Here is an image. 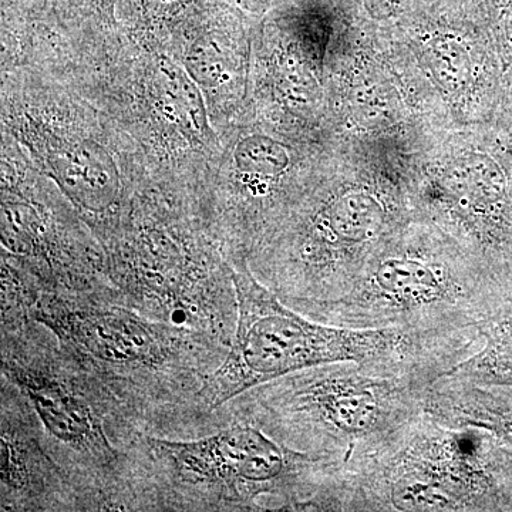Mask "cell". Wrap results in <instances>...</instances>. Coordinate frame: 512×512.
<instances>
[{
	"mask_svg": "<svg viewBox=\"0 0 512 512\" xmlns=\"http://www.w3.org/2000/svg\"><path fill=\"white\" fill-rule=\"evenodd\" d=\"M32 319L150 436L192 439L229 423L201 392L228 348L188 326L160 322L103 293L43 292Z\"/></svg>",
	"mask_w": 512,
	"mask_h": 512,
	"instance_id": "obj_1",
	"label": "cell"
},
{
	"mask_svg": "<svg viewBox=\"0 0 512 512\" xmlns=\"http://www.w3.org/2000/svg\"><path fill=\"white\" fill-rule=\"evenodd\" d=\"M227 414L229 423L205 436H141L133 454L138 511H308L340 470Z\"/></svg>",
	"mask_w": 512,
	"mask_h": 512,
	"instance_id": "obj_2",
	"label": "cell"
},
{
	"mask_svg": "<svg viewBox=\"0 0 512 512\" xmlns=\"http://www.w3.org/2000/svg\"><path fill=\"white\" fill-rule=\"evenodd\" d=\"M2 372L28 397L83 511H138L133 453L143 431L35 319L0 330Z\"/></svg>",
	"mask_w": 512,
	"mask_h": 512,
	"instance_id": "obj_3",
	"label": "cell"
},
{
	"mask_svg": "<svg viewBox=\"0 0 512 512\" xmlns=\"http://www.w3.org/2000/svg\"><path fill=\"white\" fill-rule=\"evenodd\" d=\"M231 266L237 328L224 362L201 392L210 413L259 384L329 363L355 362L429 383L454 365L453 350L444 340L402 329H346L316 322L261 284L248 262Z\"/></svg>",
	"mask_w": 512,
	"mask_h": 512,
	"instance_id": "obj_4",
	"label": "cell"
},
{
	"mask_svg": "<svg viewBox=\"0 0 512 512\" xmlns=\"http://www.w3.org/2000/svg\"><path fill=\"white\" fill-rule=\"evenodd\" d=\"M512 510V448L488 431L423 412L370 456L352 461L309 511Z\"/></svg>",
	"mask_w": 512,
	"mask_h": 512,
	"instance_id": "obj_5",
	"label": "cell"
},
{
	"mask_svg": "<svg viewBox=\"0 0 512 512\" xmlns=\"http://www.w3.org/2000/svg\"><path fill=\"white\" fill-rule=\"evenodd\" d=\"M430 384L355 362L329 363L259 384L221 409L342 470L420 417Z\"/></svg>",
	"mask_w": 512,
	"mask_h": 512,
	"instance_id": "obj_6",
	"label": "cell"
},
{
	"mask_svg": "<svg viewBox=\"0 0 512 512\" xmlns=\"http://www.w3.org/2000/svg\"><path fill=\"white\" fill-rule=\"evenodd\" d=\"M512 302V282L476 255L429 234L383 245L346 295L311 319L420 336L481 335Z\"/></svg>",
	"mask_w": 512,
	"mask_h": 512,
	"instance_id": "obj_7",
	"label": "cell"
},
{
	"mask_svg": "<svg viewBox=\"0 0 512 512\" xmlns=\"http://www.w3.org/2000/svg\"><path fill=\"white\" fill-rule=\"evenodd\" d=\"M148 210L110 242L117 301L147 318L201 330L231 346L238 319L232 266L184 224Z\"/></svg>",
	"mask_w": 512,
	"mask_h": 512,
	"instance_id": "obj_8",
	"label": "cell"
},
{
	"mask_svg": "<svg viewBox=\"0 0 512 512\" xmlns=\"http://www.w3.org/2000/svg\"><path fill=\"white\" fill-rule=\"evenodd\" d=\"M0 510L80 512L69 474L50 453L45 429L18 387L0 376Z\"/></svg>",
	"mask_w": 512,
	"mask_h": 512,
	"instance_id": "obj_9",
	"label": "cell"
},
{
	"mask_svg": "<svg viewBox=\"0 0 512 512\" xmlns=\"http://www.w3.org/2000/svg\"><path fill=\"white\" fill-rule=\"evenodd\" d=\"M510 390V387L443 376L427 389L424 413L447 426L488 431L512 448Z\"/></svg>",
	"mask_w": 512,
	"mask_h": 512,
	"instance_id": "obj_10",
	"label": "cell"
},
{
	"mask_svg": "<svg viewBox=\"0 0 512 512\" xmlns=\"http://www.w3.org/2000/svg\"><path fill=\"white\" fill-rule=\"evenodd\" d=\"M481 336V348L444 376L512 389V302L485 323Z\"/></svg>",
	"mask_w": 512,
	"mask_h": 512,
	"instance_id": "obj_11",
	"label": "cell"
},
{
	"mask_svg": "<svg viewBox=\"0 0 512 512\" xmlns=\"http://www.w3.org/2000/svg\"><path fill=\"white\" fill-rule=\"evenodd\" d=\"M238 168L245 174L278 175L288 167L284 147L271 138L249 137L237 148Z\"/></svg>",
	"mask_w": 512,
	"mask_h": 512,
	"instance_id": "obj_12",
	"label": "cell"
},
{
	"mask_svg": "<svg viewBox=\"0 0 512 512\" xmlns=\"http://www.w3.org/2000/svg\"><path fill=\"white\" fill-rule=\"evenodd\" d=\"M218 57L212 52L210 47H198L194 50L190 59L187 60V66L197 76L201 82L210 83L217 80L220 76V63Z\"/></svg>",
	"mask_w": 512,
	"mask_h": 512,
	"instance_id": "obj_13",
	"label": "cell"
}]
</instances>
